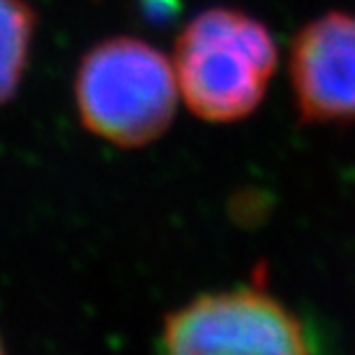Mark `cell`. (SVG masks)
I'll use <instances>...</instances> for the list:
<instances>
[{
	"mask_svg": "<svg viewBox=\"0 0 355 355\" xmlns=\"http://www.w3.org/2000/svg\"><path fill=\"white\" fill-rule=\"evenodd\" d=\"M277 62L279 51L263 21L238 7H208L175 40L178 95L205 123H238L263 102Z\"/></svg>",
	"mask_w": 355,
	"mask_h": 355,
	"instance_id": "1",
	"label": "cell"
},
{
	"mask_svg": "<svg viewBox=\"0 0 355 355\" xmlns=\"http://www.w3.org/2000/svg\"><path fill=\"white\" fill-rule=\"evenodd\" d=\"M157 349L178 355H307L318 344L297 311L257 284L208 291L168 311Z\"/></svg>",
	"mask_w": 355,
	"mask_h": 355,
	"instance_id": "3",
	"label": "cell"
},
{
	"mask_svg": "<svg viewBox=\"0 0 355 355\" xmlns=\"http://www.w3.org/2000/svg\"><path fill=\"white\" fill-rule=\"evenodd\" d=\"M5 351V342H3V335H0V353Z\"/></svg>",
	"mask_w": 355,
	"mask_h": 355,
	"instance_id": "6",
	"label": "cell"
},
{
	"mask_svg": "<svg viewBox=\"0 0 355 355\" xmlns=\"http://www.w3.org/2000/svg\"><path fill=\"white\" fill-rule=\"evenodd\" d=\"M288 76L302 123H355V12L330 10L307 21L291 42Z\"/></svg>",
	"mask_w": 355,
	"mask_h": 355,
	"instance_id": "4",
	"label": "cell"
},
{
	"mask_svg": "<svg viewBox=\"0 0 355 355\" xmlns=\"http://www.w3.org/2000/svg\"><path fill=\"white\" fill-rule=\"evenodd\" d=\"M37 33V14L28 0H0V106L24 83Z\"/></svg>",
	"mask_w": 355,
	"mask_h": 355,
	"instance_id": "5",
	"label": "cell"
},
{
	"mask_svg": "<svg viewBox=\"0 0 355 355\" xmlns=\"http://www.w3.org/2000/svg\"><path fill=\"white\" fill-rule=\"evenodd\" d=\"M72 92L81 125L118 148L157 141L171 127L180 99L166 55L132 35L90 46L74 72Z\"/></svg>",
	"mask_w": 355,
	"mask_h": 355,
	"instance_id": "2",
	"label": "cell"
}]
</instances>
